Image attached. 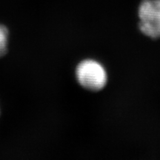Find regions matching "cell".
Returning <instances> with one entry per match:
<instances>
[{
	"label": "cell",
	"mask_w": 160,
	"mask_h": 160,
	"mask_svg": "<svg viewBox=\"0 0 160 160\" xmlns=\"http://www.w3.org/2000/svg\"><path fill=\"white\" fill-rule=\"evenodd\" d=\"M78 83L88 91L97 92L102 90L108 82V73L99 62L93 59L81 61L76 68Z\"/></svg>",
	"instance_id": "cell-1"
},
{
	"label": "cell",
	"mask_w": 160,
	"mask_h": 160,
	"mask_svg": "<svg viewBox=\"0 0 160 160\" xmlns=\"http://www.w3.org/2000/svg\"><path fill=\"white\" fill-rule=\"evenodd\" d=\"M139 28L146 37L160 39V0H142L138 8Z\"/></svg>",
	"instance_id": "cell-2"
},
{
	"label": "cell",
	"mask_w": 160,
	"mask_h": 160,
	"mask_svg": "<svg viewBox=\"0 0 160 160\" xmlns=\"http://www.w3.org/2000/svg\"><path fill=\"white\" fill-rule=\"evenodd\" d=\"M8 43V31L5 26L0 25V57L6 53Z\"/></svg>",
	"instance_id": "cell-3"
}]
</instances>
